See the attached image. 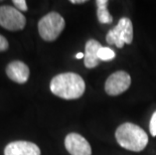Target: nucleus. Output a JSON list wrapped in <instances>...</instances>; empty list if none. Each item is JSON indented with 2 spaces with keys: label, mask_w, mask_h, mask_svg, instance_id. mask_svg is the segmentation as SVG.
Returning <instances> with one entry per match:
<instances>
[{
  "label": "nucleus",
  "mask_w": 156,
  "mask_h": 155,
  "mask_svg": "<svg viewBox=\"0 0 156 155\" xmlns=\"http://www.w3.org/2000/svg\"><path fill=\"white\" fill-rule=\"evenodd\" d=\"M49 89L51 93L65 100H76L85 93L86 84L81 76L75 72H64L51 79Z\"/></svg>",
  "instance_id": "nucleus-1"
},
{
  "label": "nucleus",
  "mask_w": 156,
  "mask_h": 155,
  "mask_svg": "<svg viewBox=\"0 0 156 155\" xmlns=\"http://www.w3.org/2000/svg\"><path fill=\"white\" fill-rule=\"evenodd\" d=\"M117 142L124 149L140 152L144 150L148 144L147 133L133 123H123L115 132Z\"/></svg>",
  "instance_id": "nucleus-2"
},
{
  "label": "nucleus",
  "mask_w": 156,
  "mask_h": 155,
  "mask_svg": "<svg viewBox=\"0 0 156 155\" xmlns=\"http://www.w3.org/2000/svg\"><path fill=\"white\" fill-rule=\"evenodd\" d=\"M66 26L64 17L58 12L51 11L38 21V33L45 41H54L58 37Z\"/></svg>",
  "instance_id": "nucleus-3"
},
{
  "label": "nucleus",
  "mask_w": 156,
  "mask_h": 155,
  "mask_svg": "<svg viewBox=\"0 0 156 155\" xmlns=\"http://www.w3.org/2000/svg\"><path fill=\"white\" fill-rule=\"evenodd\" d=\"M106 41L109 44L122 48L124 44H130L133 41V24L128 17H122L115 27L108 31Z\"/></svg>",
  "instance_id": "nucleus-4"
},
{
  "label": "nucleus",
  "mask_w": 156,
  "mask_h": 155,
  "mask_svg": "<svg viewBox=\"0 0 156 155\" xmlns=\"http://www.w3.org/2000/svg\"><path fill=\"white\" fill-rule=\"evenodd\" d=\"M26 24V18L22 13L10 5L0 6V26L10 31L22 30Z\"/></svg>",
  "instance_id": "nucleus-5"
},
{
  "label": "nucleus",
  "mask_w": 156,
  "mask_h": 155,
  "mask_svg": "<svg viewBox=\"0 0 156 155\" xmlns=\"http://www.w3.org/2000/svg\"><path fill=\"white\" fill-rule=\"evenodd\" d=\"M130 85V75L124 71H118L113 72L106 80L105 91L109 96H118L127 91Z\"/></svg>",
  "instance_id": "nucleus-6"
},
{
  "label": "nucleus",
  "mask_w": 156,
  "mask_h": 155,
  "mask_svg": "<svg viewBox=\"0 0 156 155\" xmlns=\"http://www.w3.org/2000/svg\"><path fill=\"white\" fill-rule=\"evenodd\" d=\"M66 149L71 155H92L91 145L82 135L69 133L65 139Z\"/></svg>",
  "instance_id": "nucleus-7"
},
{
  "label": "nucleus",
  "mask_w": 156,
  "mask_h": 155,
  "mask_svg": "<svg viewBox=\"0 0 156 155\" xmlns=\"http://www.w3.org/2000/svg\"><path fill=\"white\" fill-rule=\"evenodd\" d=\"M4 155H41V149L29 141H13L6 145Z\"/></svg>",
  "instance_id": "nucleus-8"
},
{
  "label": "nucleus",
  "mask_w": 156,
  "mask_h": 155,
  "mask_svg": "<svg viewBox=\"0 0 156 155\" xmlns=\"http://www.w3.org/2000/svg\"><path fill=\"white\" fill-rule=\"evenodd\" d=\"M6 75L17 84H25L29 78V68L20 61H13L6 67Z\"/></svg>",
  "instance_id": "nucleus-9"
},
{
  "label": "nucleus",
  "mask_w": 156,
  "mask_h": 155,
  "mask_svg": "<svg viewBox=\"0 0 156 155\" xmlns=\"http://www.w3.org/2000/svg\"><path fill=\"white\" fill-rule=\"evenodd\" d=\"M102 48V44L96 39H90L86 44L85 48V58L84 62L87 69L96 68L100 62L98 57V52Z\"/></svg>",
  "instance_id": "nucleus-10"
},
{
  "label": "nucleus",
  "mask_w": 156,
  "mask_h": 155,
  "mask_svg": "<svg viewBox=\"0 0 156 155\" xmlns=\"http://www.w3.org/2000/svg\"><path fill=\"white\" fill-rule=\"evenodd\" d=\"M108 1L107 0H97V16L98 20L102 24H110L113 22V17L108 10Z\"/></svg>",
  "instance_id": "nucleus-11"
},
{
  "label": "nucleus",
  "mask_w": 156,
  "mask_h": 155,
  "mask_svg": "<svg viewBox=\"0 0 156 155\" xmlns=\"http://www.w3.org/2000/svg\"><path fill=\"white\" fill-rule=\"evenodd\" d=\"M98 57H99V60H100V61L109 62V61L113 60V58H115L116 54H115V51H113L112 48L102 47L100 48V51H99V52H98Z\"/></svg>",
  "instance_id": "nucleus-12"
},
{
  "label": "nucleus",
  "mask_w": 156,
  "mask_h": 155,
  "mask_svg": "<svg viewBox=\"0 0 156 155\" xmlns=\"http://www.w3.org/2000/svg\"><path fill=\"white\" fill-rule=\"evenodd\" d=\"M12 3L14 4L15 8L19 11H27V4L25 0H13Z\"/></svg>",
  "instance_id": "nucleus-13"
},
{
  "label": "nucleus",
  "mask_w": 156,
  "mask_h": 155,
  "mask_svg": "<svg viewBox=\"0 0 156 155\" xmlns=\"http://www.w3.org/2000/svg\"><path fill=\"white\" fill-rule=\"evenodd\" d=\"M149 130H150V133L153 137L156 136V111L152 115L151 119H150V123H149Z\"/></svg>",
  "instance_id": "nucleus-14"
},
{
  "label": "nucleus",
  "mask_w": 156,
  "mask_h": 155,
  "mask_svg": "<svg viewBox=\"0 0 156 155\" xmlns=\"http://www.w3.org/2000/svg\"><path fill=\"white\" fill-rule=\"evenodd\" d=\"M8 48H9L8 41L3 35L0 34V52L7 51Z\"/></svg>",
  "instance_id": "nucleus-15"
},
{
  "label": "nucleus",
  "mask_w": 156,
  "mask_h": 155,
  "mask_svg": "<svg viewBox=\"0 0 156 155\" xmlns=\"http://www.w3.org/2000/svg\"><path fill=\"white\" fill-rule=\"evenodd\" d=\"M87 2L86 0H71V3L73 4H82V3Z\"/></svg>",
  "instance_id": "nucleus-16"
},
{
  "label": "nucleus",
  "mask_w": 156,
  "mask_h": 155,
  "mask_svg": "<svg viewBox=\"0 0 156 155\" xmlns=\"http://www.w3.org/2000/svg\"><path fill=\"white\" fill-rule=\"evenodd\" d=\"M76 58H85V55L83 54V52H78V54L76 55Z\"/></svg>",
  "instance_id": "nucleus-17"
}]
</instances>
